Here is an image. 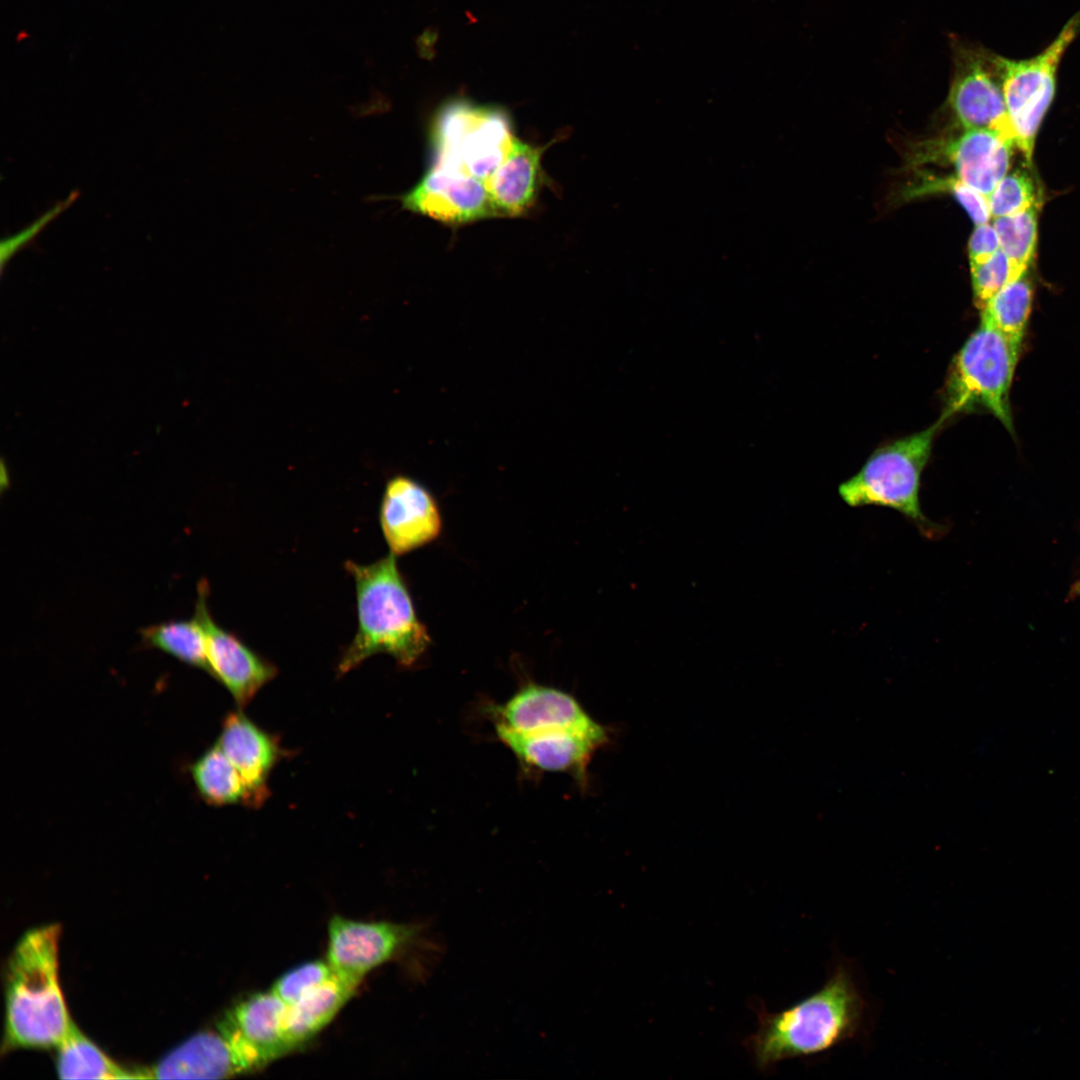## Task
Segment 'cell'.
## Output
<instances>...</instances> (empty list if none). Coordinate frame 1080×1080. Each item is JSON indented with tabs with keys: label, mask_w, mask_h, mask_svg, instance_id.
Returning <instances> with one entry per match:
<instances>
[{
	"label": "cell",
	"mask_w": 1080,
	"mask_h": 1080,
	"mask_svg": "<svg viewBox=\"0 0 1080 1080\" xmlns=\"http://www.w3.org/2000/svg\"><path fill=\"white\" fill-rule=\"evenodd\" d=\"M498 739L526 766L547 772H565L580 782L592 754L608 741L607 732L551 730L522 733L495 724Z\"/></svg>",
	"instance_id": "obj_15"
},
{
	"label": "cell",
	"mask_w": 1080,
	"mask_h": 1080,
	"mask_svg": "<svg viewBox=\"0 0 1080 1080\" xmlns=\"http://www.w3.org/2000/svg\"><path fill=\"white\" fill-rule=\"evenodd\" d=\"M1000 249L998 235L989 222L977 225L968 244L970 266L990 259Z\"/></svg>",
	"instance_id": "obj_31"
},
{
	"label": "cell",
	"mask_w": 1080,
	"mask_h": 1080,
	"mask_svg": "<svg viewBox=\"0 0 1080 1080\" xmlns=\"http://www.w3.org/2000/svg\"><path fill=\"white\" fill-rule=\"evenodd\" d=\"M866 1004L852 970L839 963L824 985L796 1004L759 1015L746 1045L759 1069L830 1051L862 1029Z\"/></svg>",
	"instance_id": "obj_1"
},
{
	"label": "cell",
	"mask_w": 1080,
	"mask_h": 1080,
	"mask_svg": "<svg viewBox=\"0 0 1080 1080\" xmlns=\"http://www.w3.org/2000/svg\"><path fill=\"white\" fill-rule=\"evenodd\" d=\"M59 934L56 924L31 929L9 958L4 1050L57 1046L73 1021L58 980Z\"/></svg>",
	"instance_id": "obj_3"
},
{
	"label": "cell",
	"mask_w": 1080,
	"mask_h": 1080,
	"mask_svg": "<svg viewBox=\"0 0 1080 1080\" xmlns=\"http://www.w3.org/2000/svg\"><path fill=\"white\" fill-rule=\"evenodd\" d=\"M197 592L194 613L206 636L208 673L229 691L240 707L245 706L277 675V669L214 621L207 603L209 585L206 580L200 581Z\"/></svg>",
	"instance_id": "obj_10"
},
{
	"label": "cell",
	"mask_w": 1080,
	"mask_h": 1080,
	"mask_svg": "<svg viewBox=\"0 0 1080 1080\" xmlns=\"http://www.w3.org/2000/svg\"><path fill=\"white\" fill-rule=\"evenodd\" d=\"M420 931L416 925L334 915L328 924L327 961L338 976L359 985L368 972L413 944Z\"/></svg>",
	"instance_id": "obj_9"
},
{
	"label": "cell",
	"mask_w": 1080,
	"mask_h": 1080,
	"mask_svg": "<svg viewBox=\"0 0 1080 1080\" xmlns=\"http://www.w3.org/2000/svg\"><path fill=\"white\" fill-rule=\"evenodd\" d=\"M56 1047L61 1079H145L143 1069L131 1071L114 1062L73 1021Z\"/></svg>",
	"instance_id": "obj_21"
},
{
	"label": "cell",
	"mask_w": 1080,
	"mask_h": 1080,
	"mask_svg": "<svg viewBox=\"0 0 1080 1080\" xmlns=\"http://www.w3.org/2000/svg\"><path fill=\"white\" fill-rule=\"evenodd\" d=\"M987 198L993 219L1023 212L1037 200L1033 180L1024 171L1007 174Z\"/></svg>",
	"instance_id": "obj_26"
},
{
	"label": "cell",
	"mask_w": 1080,
	"mask_h": 1080,
	"mask_svg": "<svg viewBox=\"0 0 1080 1080\" xmlns=\"http://www.w3.org/2000/svg\"><path fill=\"white\" fill-rule=\"evenodd\" d=\"M954 76L949 105L965 130L985 129L1014 140L994 53L953 40Z\"/></svg>",
	"instance_id": "obj_8"
},
{
	"label": "cell",
	"mask_w": 1080,
	"mask_h": 1080,
	"mask_svg": "<svg viewBox=\"0 0 1080 1080\" xmlns=\"http://www.w3.org/2000/svg\"><path fill=\"white\" fill-rule=\"evenodd\" d=\"M974 298L979 309L1013 280L1011 263L1001 248L987 261L970 266Z\"/></svg>",
	"instance_id": "obj_29"
},
{
	"label": "cell",
	"mask_w": 1080,
	"mask_h": 1080,
	"mask_svg": "<svg viewBox=\"0 0 1080 1080\" xmlns=\"http://www.w3.org/2000/svg\"><path fill=\"white\" fill-rule=\"evenodd\" d=\"M333 975L334 971L328 961H310L281 975L271 990L289 1006Z\"/></svg>",
	"instance_id": "obj_28"
},
{
	"label": "cell",
	"mask_w": 1080,
	"mask_h": 1080,
	"mask_svg": "<svg viewBox=\"0 0 1080 1080\" xmlns=\"http://www.w3.org/2000/svg\"><path fill=\"white\" fill-rule=\"evenodd\" d=\"M288 1005L272 990L253 993L218 1022L255 1071L291 1052L285 1036Z\"/></svg>",
	"instance_id": "obj_13"
},
{
	"label": "cell",
	"mask_w": 1080,
	"mask_h": 1080,
	"mask_svg": "<svg viewBox=\"0 0 1080 1080\" xmlns=\"http://www.w3.org/2000/svg\"><path fill=\"white\" fill-rule=\"evenodd\" d=\"M514 139L504 110L454 100L440 109L433 123L432 164L485 183L506 158Z\"/></svg>",
	"instance_id": "obj_6"
},
{
	"label": "cell",
	"mask_w": 1080,
	"mask_h": 1080,
	"mask_svg": "<svg viewBox=\"0 0 1080 1080\" xmlns=\"http://www.w3.org/2000/svg\"><path fill=\"white\" fill-rule=\"evenodd\" d=\"M146 1079H221L250 1072L228 1034L215 1029L196 1033L154 1066L144 1068Z\"/></svg>",
	"instance_id": "obj_16"
},
{
	"label": "cell",
	"mask_w": 1080,
	"mask_h": 1080,
	"mask_svg": "<svg viewBox=\"0 0 1080 1080\" xmlns=\"http://www.w3.org/2000/svg\"><path fill=\"white\" fill-rule=\"evenodd\" d=\"M1073 592L1080 596V581L1075 584Z\"/></svg>",
	"instance_id": "obj_32"
},
{
	"label": "cell",
	"mask_w": 1080,
	"mask_h": 1080,
	"mask_svg": "<svg viewBox=\"0 0 1080 1080\" xmlns=\"http://www.w3.org/2000/svg\"><path fill=\"white\" fill-rule=\"evenodd\" d=\"M217 743L239 771L248 791V805L258 806L268 795V778L280 759L275 738L241 712L228 714Z\"/></svg>",
	"instance_id": "obj_17"
},
{
	"label": "cell",
	"mask_w": 1080,
	"mask_h": 1080,
	"mask_svg": "<svg viewBox=\"0 0 1080 1080\" xmlns=\"http://www.w3.org/2000/svg\"><path fill=\"white\" fill-rule=\"evenodd\" d=\"M1033 288L1024 274L1000 289L982 307L981 321L1022 346L1031 313Z\"/></svg>",
	"instance_id": "obj_24"
},
{
	"label": "cell",
	"mask_w": 1080,
	"mask_h": 1080,
	"mask_svg": "<svg viewBox=\"0 0 1080 1080\" xmlns=\"http://www.w3.org/2000/svg\"><path fill=\"white\" fill-rule=\"evenodd\" d=\"M1080 33V11L1040 53L1010 59L994 53V64L1014 132L1015 145L1031 161L1038 129L1054 99L1062 58Z\"/></svg>",
	"instance_id": "obj_7"
},
{
	"label": "cell",
	"mask_w": 1080,
	"mask_h": 1080,
	"mask_svg": "<svg viewBox=\"0 0 1080 1080\" xmlns=\"http://www.w3.org/2000/svg\"><path fill=\"white\" fill-rule=\"evenodd\" d=\"M492 713L495 724L522 733L551 730L607 732L573 696L534 683L519 689L504 704L494 706Z\"/></svg>",
	"instance_id": "obj_14"
},
{
	"label": "cell",
	"mask_w": 1080,
	"mask_h": 1080,
	"mask_svg": "<svg viewBox=\"0 0 1080 1080\" xmlns=\"http://www.w3.org/2000/svg\"><path fill=\"white\" fill-rule=\"evenodd\" d=\"M543 148L515 137L506 158L485 185L498 216H520L535 203Z\"/></svg>",
	"instance_id": "obj_19"
},
{
	"label": "cell",
	"mask_w": 1080,
	"mask_h": 1080,
	"mask_svg": "<svg viewBox=\"0 0 1080 1080\" xmlns=\"http://www.w3.org/2000/svg\"><path fill=\"white\" fill-rule=\"evenodd\" d=\"M379 523L390 553L398 556L435 540L442 528L434 496L404 475L391 478L379 508Z\"/></svg>",
	"instance_id": "obj_11"
},
{
	"label": "cell",
	"mask_w": 1080,
	"mask_h": 1080,
	"mask_svg": "<svg viewBox=\"0 0 1080 1080\" xmlns=\"http://www.w3.org/2000/svg\"><path fill=\"white\" fill-rule=\"evenodd\" d=\"M190 771L200 797L208 804H248L244 780L218 743L204 751Z\"/></svg>",
	"instance_id": "obj_22"
},
{
	"label": "cell",
	"mask_w": 1080,
	"mask_h": 1080,
	"mask_svg": "<svg viewBox=\"0 0 1080 1080\" xmlns=\"http://www.w3.org/2000/svg\"><path fill=\"white\" fill-rule=\"evenodd\" d=\"M1020 350L1021 345L980 322L953 359L940 418L946 422L981 408L1013 433L1010 390Z\"/></svg>",
	"instance_id": "obj_5"
},
{
	"label": "cell",
	"mask_w": 1080,
	"mask_h": 1080,
	"mask_svg": "<svg viewBox=\"0 0 1080 1080\" xmlns=\"http://www.w3.org/2000/svg\"><path fill=\"white\" fill-rule=\"evenodd\" d=\"M1000 248L1012 267L1013 280L1026 274L1037 241V206L1010 216L993 219Z\"/></svg>",
	"instance_id": "obj_25"
},
{
	"label": "cell",
	"mask_w": 1080,
	"mask_h": 1080,
	"mask_svg": "<svg viewBox=\"0 0 1080 1080\" xmlns=\"http://www.w3.org/2000/svg\"><path fill=\"white\" fill-rule=\"evenodd\" d=\"M402 204L412 212L449 224L498 216L483 181L435 164L402 197Z\"/></svg>",
	"instance_id": "obj_12"
},
{
	"label": "cell",
	"mask_w": 1080,
	"mask_h": 1080,
	"mask_svg": "<svg viewBox=\"0 0 1080 1080\" xmlns=\"http://www.w3.org/2000/svg\"><path fill=\"white\" fill-rule=\"evenodd\" d=\"M77 196V192L70 193L65 200L57 202L18 233L3 239L0 246L1 270L4 269L5 265L16 253L28 245L50 222L66 210L76 200Z\"/></svg>",
	"instance_id": "obj_30"
},
{
	"label": "cell",
	"mask_w": 1080,
	"mask_h": 1080,
	"mask_svg": "<svg viewBox=\"0 0 1080 1080\" xmlns=\"http://www.w3.org/2000/svg\"><path fill=\"white\" fill-rule=\"evenodd\" d=\"M358 984L338 976L303 995L287 1007L285 1036L293 1051L318 1034L354 994Z\"/></svg>",
	"instance_id": "obj_20"
},
{
	"label": "cell",
	"mask_w": 1080,
	"mask_h": 1080,
	"mask_svg": "<svg viewBox=\"0 0 1080 1080\" xmlns=\"http://www.w3.org/2000/svg\"><path fill=\"white\" fill-rule=\"evenodd\" d=\"M944 423L939 418L920 432L877 448L855 475L840 484L841 499L850 507L880 506L896 510L922 535L936 538L943 527L924 515L919 491L934 438Z\"/></svg>",
	"instance_id": "obj_4"
},
{
	"label": "cell",
	"mask_w": 1080,
	"mask_h": 1080,
	"mask_svg": "<svg viewBox=\"0 0 1080 1080\" xmlns=\"http://www.w3.org/2000/svg\"><path fill=\"white\" fill-rule=\"evenodd\" d=\"M344 567L355 583L358 628L341 655L337 672L343 675L378 653L389 654L402 666L413 665L431 638L417 617L396 555L390 553L367 565L346 561Z\"/></svg>",
	"instance_id": "obj_2"
},
{
	"label": "cell",
	"mask_w": 1080,
	"mask_h": 1080,
	"mask_svg": "<svg viewBox=\"0 0 1080 1080\" xmlns=\"http://www.w3.org/2000/svg\"><path fill=\"white\" fill-rule=\"evenodd\" d=\"M1015 143L1001 134L970 129L945 145L956 177L986 197L1007 175Z\"/></svg>",
	"instance_id": "obj_18"
},
{
	"label": "cell",
	"mask_w": 1080,
	"mask_h": 1080,
	"mask_svg": "<svg viewBox=\"0 0 1080 1080\" xmlns=\"http://www.w3.org/2000/svg\"><path fill=\"white\" fill-rule=\"evenodd\" d=\"M931 192H949L976 225L988 223L991 218L988 198L956 176H924L919 185L910 191L911 195L917 196Z\"/></svg>",
	"instance_id": "obj_27"
},
{
	"label": "cell",
	"mask_w": 1080,
	"mask_h": 1080,
	"mask_svg": "<svg viewBox=\"0 0 1080 1080\" xmlns=\"http://www.w3.org/2000/svg\"><path fill=\"white\" fill-rule=\"evenodd\" d=\"M139 634L143 647L162 651L208 673L206 636L195 613L190 619L169 620L143 627Z\"/></svg>",
	"instance_id": "obj_23"
}]
</instances>
